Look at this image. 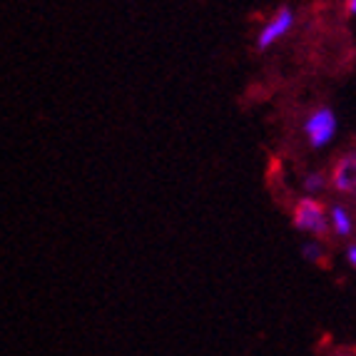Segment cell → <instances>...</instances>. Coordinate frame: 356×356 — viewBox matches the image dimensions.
Instances as JSON below:
<instances>
[{
  "label": "cell",
  "mask_w": 356,
  "mask_h": 356,
  "mask_svg": "<svg viewBox=\"0 0 356 356\" xmlns=\"http://www.w3.org/2000/svg\"><path fill=\"white\" fill-rule=\"evenodd\" d=\"M291 225H294V229L316 239H324L327 234H332L329 207L321 202L319 197L312 195L299 197L297 202H294V207H291Z\"/></svg>",
  "instance_id": "6da1fadb"
},
{
  "label": "cell",
  "mask_w": 356,
  "mask_h": 356,
  "mask_svg": "<svg viewBox=\"0 0 356 356\" xmlns=\"http://www.w3.org/2000/svg\"><path fill=\"white\" fill-rule=\"evenodd\" d=\"M339 132V118L332 107L319 105L304 120V137L312 149H324L334 143V137Z\"/></svg>",
  "instance_id": "7a4b0ae2"
},
{
  "label": "cell",
  "mask_w": 356,
  "mask_h": 356,
  "mask_svg": "<svg viewBox=\"0 0 356 356\" xmlns=\"http://www.w3.org/2000/svg\"><path fill=\"white\" fill-rule=\"evenodd\" d=\"M294 25H297V13L291 10L289 6H282L277 8V10L269 15V20L259 28V33H257V50L259 53H267V50H272L277 42H282L286 35H289L291 30H294Z\"/></svg>",
  "instance_id": "3957f363"
},
{
  "label": "cell",
  "mask_w": 356,
  "mask_h": 356,
  "mask_svg": "<svg viewBox=\"0 0 356 356\" xmlns=\"http://www.w3.org/2000/svg\"><path fill=\"white\" fill-rule=\"evenodd\" d=\"M329 187H332L339 197L356 200V147L346 149V152L334 162L332 172H329Z\"/></svg>",
  "instance_id": "277c9868"
},
{
  "label": "cell",
  "mask_w": 356,
  "mask_h": 356,
  "mask_svg": "<svg viewBox=\"0 0 356 356\" xmlns=\"http://www.w3.org/2000/svg\"><path fill=\"white\" fill-rule=\"evenodd\" d=\"M329 225H332V234L339 239L354 237L356 232V217L349 209L346 202H332L329 204Z\"/></svg>",
  "instance_id": "5b68a950"
},
{
  "label": "cell",
  "mask_w": 356,
  "mask_h": 356,
  "mask_svg": "<svg viewBox=\"0 0 356 356\" xmlns=\"http://www.w3.org/2000/svg\"><path fill=\"white\" fill-rule=\"evenodd\" d=\"M302 187H304V195L319 197L321 192H324L329 187V177L324 172H319V170H314V172H307V175H304Z\"/></svg>",
  "instance_id": "8992f818"
},
{
  "label": "cell",
  "mask_w": 356,
  "mask_h": 356,
  "mask_svg": "<svg viewBox=\"0 0 356 356\" xmlns=\"http://www.w3.org/2000/svg\"><path fill=\"white\" fill-rule=\"evenodd\" d=\"M302 257L307 261H312V264L324 259V244H321V239H316V237L307 239V242L302 244Z\"/></svg>",
  "instance_id": "52a82bcc"
},
{
  "label": "cell",
  "mask_w": 356,
  "mask_h": 356,
  "mask_svg": "<svg viewBox=\"0 0 356 356\" xmlns=\"http://www.w3.org/2000/svg\"><path fill=\"white\" fill-rule=\"evenodd\" d=\"M344 257H346V264H349L351 269H356V242H349V244H346Z\"/></svg>",
  "instance_id": "ba28073f"
},
{
  "label": "cell",
  "mask_w": 356,
  "mask_h": 356,
  "mask_svg": "<svg viewBox=\"0 0 356 356\" xmlns=\"http://www.w3.org/2000/svg\"><path fill=\"white\" fill-rule=\"evenodd\" d=\"M344 6H346V13H349V15H356V0H344Z\"/></svg>",
  "instance_id": "9c48e42d"
},
{
  "label": "cell",
  "mask_w": 356,
  "mask_h": 356,
  "mask_svg": "<svg viewBox=\"0 0 356 356\" xmlns=\"http://www.w3.org/2000/svg\"><path fill=\"white\" fill-rule=\"evenodd\" d=\"M334 356H356V354H354V351H337Z\"/></svg>",
  "instance_id": "30bf717a"
}]
</instances>
